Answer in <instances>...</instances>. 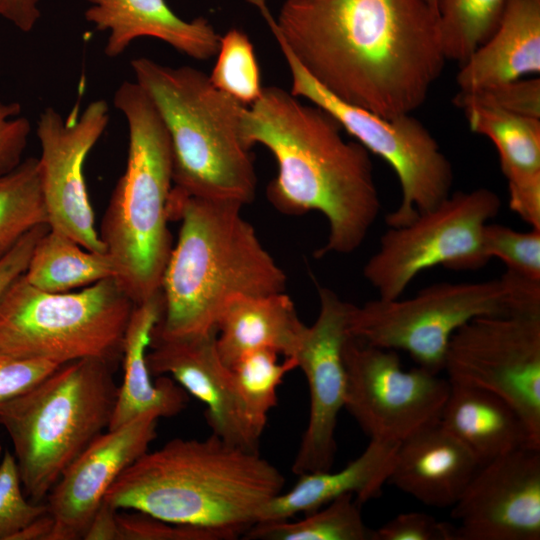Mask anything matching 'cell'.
<instances>
[{
  "mask_svg": "<svg viewBox=\"0 0 540 540\" xmlns=\"http://www.w3.org/2000/svg\"><path fill=\"white\" fill-rule=\"evenodd\" d=\"M499 196L488 188L450 194L412 222L390 227L363 274L379 298H400L422 271L443 265L452 270H477L490 260L482 231L499 212Z\"/></svg>",
  "mask_w": 540,
  "mask_h": 540,
  "instance_id": "obj_11",
  "label": "cell"
},
{
  "mask_svg": "<svg viewBox=\"0 0 540 540\" xmlns=\"http://www.w3.org/2000/svg\"><path fill=\"white\" fill-rule=\"evenodd\" d=\"M443 371L507 401L540 448V313L471 319L452 335Z\"/></svg>",
  "mask_w": 540,
  "mask_h": 540,
  "instance_id": "obj_12",
  "label": "cell"
},
{
  "mask_svg": "<svg viewBox=\"0 0 540 540\" xmlns=\"http://www.w3.org/2000/svg\"><path fill=\"white\" fill-rule=\"evenodd\" d=\"M118 510L103 500L83 537L84 540H121Z\"/></svg>",
  "mask_w": 540,
  "mask_h": 540,
  "instance_id": "obj_42",
  "label": "cell"
},
{
  "mask_svg": "<svg viewBox=\"0 0 540 540\" xmlns=\"http://www.w3.org/2000/svg\"><path fill=\"white\" fill-rule=\"evenodd\" d=\"M540 73V0H508L492 35L461 64L459 92Z\"/></svg>",
  "mask_w": 540,
  "mask_h": 540,
  "instance_id": "obj_23",
  "label": "cell"
},
{
  "mask_svg": "<svg viewBox=\"0 0 540 540\" xmlns=\"http://www.w3.org/2000/svg\"><path fill=\"white\" fill-rule=\"evenodd\" d=\"M20 112L19 103L0 102V175L12 171L22 162L31 124L26 117L19 116Z\"/></svg>",
  "mask_w": 540,
  "mask_h": 540,
  "instance_id": "obj_38",
  "label": "cell"
},
{
  "mask_svg": "<svg viewBox=\"0 0 540 540\" xmlns=\"http://www.w3.org/2000/svg\"><path fill=\"white\" fill-rule=\"evenodd\" d=\"M48 224L38 158L0 175V259L37 226Z\"/></svg>",
  "mask_w": 540,
  "mask_h": 540,
  "instance_id": "obj_29",
  "label": "cell"
},
{
  "mask_svg": "<svg viewBox=\"0 0 540 540\" xmlns=\"http://www.w3.org/2000/svg\"><path fill=\"white\" fill-rule=\"evenodd\" d=\"M134 305L114 277L50 293L22 274L0 299V352L59 365L95 358L116 366Z\"/></svg>",
  "mask_w": 540,
  "mask_h": 540,
  "instance_id": "obj_9",
  "label": "cell"
},
{
  "mask_svg": "<svg viewBox=\"0 0 540 540\" xmlns=\"http://www.w3.org/2000/svg\"><path fill=\"white\" fill-rule=\"evenodd\" d=\"M540 313V282L506 271L483 282H441L400 300L350 304L348 333L372 346L407 352L434 373L444 368L452 335L484 315Z\"/></svg>",
  "mask_w": 540,
  "mask_h": 540,
  "instance_id": "obj_8",
  "label": "cell"
},
{
  "mask_svg": "<svg viewBox=\"0 0 540 540\" xmlns=\"http://www.w3.org/2000/svg\"><path fill=\"white\" fill-rule=\"evenodd\" d=\"M1 450H2V447H1V445H0V453H1Z\"/></svg>",
  "mask_w": 540,
  "mask_h": 540,
  "instance_id": "obj_45",
  "label": "cell"
},
{
  "mask_svg": "<svg viewBox=\"0 0 540 540\" xmlns=\"http://www.w3.org/2000/svg\"><path fill=\"white\" fill-rule=\"evenodd\" d=\"M373 540H455V526L423 512L401 513L373 530Z\"/></svg>",
  "mask_w": 540,
  "mask_h": 540,
  "instance_id": "obj_37",
  "label": "cell"
},
{
  "mask_svg": "<svg viewBox=\"0 0 540 540\" xmlns=\"http://www.w3.org/2000/svg\"><path fill=\"white\" fill-rule=\"evenodd\" d=\"M508 0H436L446 60L463 64L495 31Z\"/></svg>",
  "mask_w": 540,
  "mask_h": 540,
  "instance_id": "obj_30",
  "label": "cell"
},
{
  "mask_svg": "<svg viewBox=\"0 0 540 540\" xmlns=\"http://www.w3.org/2000/svg\"><path fill=\"white\" fill-rule=\"evenodd\" d=\"M47 512V504H32L25 499L15 456L6 450L0 463V540H10Z\"/></svg>",
  "mask_w": 540,
  "mask_h": 540,
  "instance_id": "obj_35",
  "label": "cell"
},
{
  "mask_svg": "<svg viewBox=\"0 0 540 540\" xmlns=\"http://www.w3.org/2000/svg\"><path fill=\"white\" fill-rule=\"evenodd\" d=\"M113 104L127 121L128 157L98 232L113 261L114 278L139 304L161 290L173 248L168 228L172 150L157 109L138 83L122 82Z\"/></svg>",
  "mask_w": 540,
  "mask_h": 540,
  "instance_id": "obj_5",
  "label": "cell"
},
{
  "mask_svg": "<svg viewBox=\"0 0 540 540\" xmlns=\"http://www.w3.org/2000/svg\"><path fill=\"white\" fill-rule=\"evenodd\" d=\"M461 109L470 129L490 139L498 151L510 209L540 229V118L479 104Z\"/></svg>",
  "mask_w": 540,
  "mask_h": 540,
  "instance_id": "obj_21",
  "label": "cell"
},
{
  "mask_svg": "<svg viewBox=\"0 0 540 540\" xmlns=\"http://www.w3.org/2000/svg\"><path fill=\"white\" fill-rule=\"evenodd\" d=\"M54 521L47 512L14 534L10 540H48Z\"/></svg>",
  "mask_w": 540,
  "mask_h": 540,
  "instance_id": "obj_43",
  "label": "cell"
},
{
  "mask_svg": "<svg viewBox=\"0 0 540 540\" xmlns=\"http://www.w3.org/2000/svg\"><path fill=\"white\" fill-rule=\"evenodd\" d=\"M320 309L307 326L294 356L309 388V417L292 464L293 473L330 470L336 455V426L344 408L346 371L343 347L349 336L350 303L334 291L318 287Z\"/></svg>",
  "mask_w": 540,
  "mask_h": 540,
  "instance_id": "obj_15",
  "label": "cell"
},
{
  "mask_svg": "<svg viewBox=\"0 0 540 540\" xmlns=\"http://www.w3.org/2000/svg\"><path fill=\"white\" fill-rule=\"evenodd\" d=\"M453 101L459 108L468 104H479L517 115L540 118V79L521 78L472 92H458Z\"/></svg>",
  "mask_w": 540,
  "mask_h": 540,
  "instance_id": "obj_34",
  "label": "cell"
},
{
  "mask_svg": "<svg viewBox=\"0 0 540 540\" xmlns=\"http://www.w3.org/2000/svg\"><path fill=\"white\" fill-rule=\"evenodd\" d=\"M216 63L209 75L212 84L244 105L256 102L262 94L261 73L248 35L229 29L220 37Z\"/></svg>",
  "mask_w": 540,
  "mask_h": 540,
  "instance_id": "obj_32",
  "label": "cell"
},
{
  "mask_svg": "<svg viewBox=\"0 0 540 540\" xmlns=\"http://www.w3.org/2000/svg\"><path fill=\"white\" fill-rule=\"evenodd\" d=\"M85 18L99 31H108V57L122 54L140 37L159 39L180 53L206 61L217 54L221 35L204 17L180 18L166 0H86Z\"/></svg>",
  "mask_w": 540,
  "mask_h": 540,
  "instance_id": "obj_19",
  "label": "cell"
},
{
  "mask_svg": "<svg viewBox=\"0 0 540 540\" xmlns=\"http://www.w3.org/2000/svg\"><path fill=\"white\" fill-rule=\"evenodd\" d=\"M451 508L455 540H539L540 449L479 466Z\"/></svg>",
  "mask_w": 540,
  "mask_h": 540,
  "instance_id": "obj_16",
  "label": "cell"
},
{
  "mask_svg": "<svg viewBox=\"0 0 540 540\" xmlns=\"http://www.w3.org/2000/svg\"><path fill=\"white\" fill-rule=\"evenodd\" d=\"M131 67L168 131L173 186L195 197L252 202L257 175L251 149L240 135L247 105L194 67H171L146 57L133 59Z\"/></svg>",
  "mask_w": 540,
  "mask_h": 540,
  "instance_id": "obj_6",
  "label": "cell"
},
{
  "mask_svg": "<svg viewBox=\"0 0 540 540\" xmlns=\"http://www.w3.org/2000/svg\"><path fill=\"white\" fill-rule=\"evenodd\" d=\"M479 464L437 422L399 443L387 483L427 506L452 507Z\"/></svg>",
  "mask_w": 540,
  "mask_h": 540,
  "instance_id": "obj_20",
  "label": "cell"
},
{
  "mask_svg": "<svg viewBox=\"0 0 540 540\" xmlns=\"http://www.w3.org/2000/svg\"><path fill=\"white\" fill-rule=\"evenodd\" d=\"M306 327L285 292L238 296L226 305L217 320L216 345L228 367L245 353L262 348L294 357Z\"/></svg>",
  "mask_w": 540,
  "mask_h": 540,
  "instance_id": "obj_26",
  "label": "cell"
},
{
  "mask_svg": "<svg viewBox=\"0 0 540 540\" xmlns=\"http://www.w3.org/2000/svg\"><path fill=\"white\" fill-rule=\"evenodd\" d=\"M150 346L146 360L151 375L170 376L203 402L213 434L234 446L258 451L263 430L249 416L232 371L219 355L216 331L182 339L152 337Z\"/></svg>",
  "mask_w": 540,
  "mask_h": 540,
  "instance_id": "obj_18",
  "label": "cell"
},
{
  "mask_svg": "<svg viewBox=\"0 0 540 540\" xmlns=\"http://www.w3.org/2000/svg\"><path fill=\"white\" fill-rule=\"evenodd\" d=\"M59 364L45 360H24L0 352V403L22 393Z\"/></svg>",
  "mask_w": 540,
  "mask_h": 540,
  "instance_id": "obj_39",
  "label": "cell"
},
{
  "mask_svg": "<svg viewBox=\"0 0 540 540\" xmlns=\"http://www.w3.org/2000/svg\"><path fill=\"white\" fill-rule=\"evenodd\" d=\"M23 277L41 291L63 293L115 277V267L108 253L88 251L49 227L37 241Z\"/></svg>",
  "mask_w": 540,
  "mask_h": 540,
  "instance_id": "obj_27",
  "label": "cell"
},
{
  "mask_svg": "<svg viewBox=\"0 0 540 540\" xmlns=\"http://www.w3.org/2000/svg\"><path fill=\"white\" fill-rule=\"evenodd\" d=\"M243 206L172 187L168 215L180 228L162 276L163 314L152 337L209 334L234 298L285 292L287 277L242 216Z\"/></svg>",
  "mask_w": 540,
  "mask_h": 540,
  "instance_id": "obj_4",
  "label": "cell"
},
{
  "mask_svg": "<svg viewBox=\"0 0 540 540\" xmlns=\"http://www.w3.org/2000/svg\"><path fill=\"white\" fill-rule=\"evenodd\" d=\"M287 63L290 93L329 113L370 154L385 160L400 188L398 207L386 216L389 227L412 222L451 193L453 168L430 131L411 114L384 118L346 103L320 85L300 64L284 41L273 34Z\"/></svg>",
  "mask_w": 540,
  "mask_h": 540,
  "instance_id": "obj_10",
  "label": "cell"
},
{
  "mask_svg": "<svg viewBox=\"0 0 540 540\" xmlns=\"http://www.w3.org/2000/svg\"><path fill=\"white\" fill-rule=\"evenodd\" d=\"M278 356L274 350L257 349L245 353L230 367L241 401L263 431L269 411L278 403V386L287 373L298 368L294 357L278 362Z\"/></svg>",
  "mask_w": 540,
  "mask_h": 540,
  "instance_id": "obj_31",
  "label": "cell"
},
{
  "mask_svg": "<svg viewBox=\"0 0 540 540\" xmlns=\"http://www.w3.org/2000/svg\"><path fill=\"white\" fill-rule=\"evenodd\" d=\"M284 485L283 474L259 451L212 433L204 439L174 438L145 452L116 478L104 501L117 510L140 511L235 540L258 522Z\"/></svg>",
  "mask_w": 540,
  "mask_h": 540,
  "instance_id": "obj_3",
  "label": "cell"
},
{
  "mask_svg": "<svg viewBox=\"0 0 540 540\" xmlns=\"http://www.w3.org/2000/svg\"><path fill=\"white\" fill-rule=\"evenodd\" d=\"M105 100L90 102L80 113L79 101L63 118L46 108L37 123L38 158L48 225L91 252L107 253L95 224L84 163L109 122Z\"/></svg>",
  "mask_w": 540,
  "mask_h": 540,
  "instance_id": "obj_14",
  "label": "cell"
},
{
  "mask_svg": "<svg viewBox=\"0 0 540 540\" xmlns=\"http://www.w3.org/2000/svg\"><path fill=\"white\" fill-rule=\"evenodd\" d=\"M342 132L325 110L277 86L263 87L241 115L244 144L264 146L277 164L269 202L285 215L318 211L326 218L327 242L316 257L357 250L381 209L370 153Z\"/></svg>",
  "mask_w": 540,
  "mask_h": 540,
  "instance_id": "obj_2",
  "label": "cell"
},
{
  "mask_svg": "<svg viewBox=\"0 0 540 540\" xmlns=\"http://www.w3.org/2000/svg\"><path fill=\"white\" fill-rule=\"evenodd\" d=\"M248 1L320 85L384 118L418 109L447 61L427 0H285L277 18Z\"/></svg>",
  "mask_w": 540,
  "mask_h": 540,
  "instance_id": "obj_1",
  "label": "cell"
},
{
  "mask_svg": "<svg viewBox=\"0 0 540 540\" xmlns=\"http://www.w3.org/2000/svg\"><path fill=\"white\" fill-rule=\"evenodd\" d=\"M39 0H0V16L23 32L31 31L40 18Z\"/></svg>",
  "mask_w": 540,
  "mask_h": 540,
  "instance_id": "obj_41",
  "label": "cell"
},
{
  "mask_svg": "<svg viewBox=\"0 0 540 540\" xmlns=\"http://www.w3.org/2000/svg\"><path fill=\"white\" fill-rule=\"evenodd\" d=\"M482 244L486 256L503 261L506 271L540 282V229L521 232L487 223L482 231Z\"/></svg>",
  "mask_w": 540,
  "mask_h": 540,
  "instance_id": "obj_33",
  "label": "cell"
},
{
  "mask_svg": "<svg viewBox=\"0 0 540 540\" xmlns=\"http://www.w3.org/2000/svg\"><path fill=\"white\" fill-rule=\"evenodd\" d=\"M344 408L370 440L400 443L439 422L450 391L448 379L417 366L405 370L397 351L350 335L343 347Z\"/></svg>",
  "mask_w": 540,
  "mask_h": 540,
  "instance_id": "obj_13",
  "label": "cell"
},
{
  "mask_svg": "<svg viewBox=\"0 0 540 540\" xmlns=\"http://www.w3.org/2000/svg\"><path fill=\"white\" fill-rule=\"evenodd\" d=\"M117 512L121 540H221L210 530L170 523L149 514L132 510Z\"/></svg>",
  "mask_w": 540,
  "mask_h": 540,
  "instance_id": "obj_36",
  "label": "cell"
},
{
  "mask_svg": "<svg viewBox=\"0 0 540 540\" xmlns=\"http://www.w3.org/2000/svg\"><path fill=\"white\" fill-rule=\"evenodd\" d=\"M398 445L370 440L364 451L339 471L300 474L290 490L279 493L265 505L257 523L308 514L346 494L354 495L361 505L378 497L388 481Z\"/></svg>",
  "mask_w": 540,
  "mask_h": 540,
  "instance_id": "obj_24",
  "label": "cell"
},
{
  "mask_svg": "<svg viewBox=\"0 0 540 540\" xmlns=\"http://www.w3.org/2000/svg\"><path fill=\"white\" fill-rule=\"evenodd\" d=\"M439 422L479 466L523 447L540 449L533 445L518 412L500 396L478 387L450 382Z\"/></svg>",
  "mask_w": 540,
  "mask_h": 540,
  "instance_id": "obj_25",
  "label": "cell"
},
{
  "mask_svg": "<svg viewBox=\"0 0 540 540\" xmlns=\"http://www.w3.org/2000/svg\"><path fill=\"white\" fill-rule=\"evenodd\" d=\"M429 4L436 10V0H427ZM437 12V10H436Z\"/></svg>",
  "mask_w": 540,
  "mask_h": 540,
  "instance_id": "obj_44",
  "label": "cell"
},
{
  "mask_svg": "<svg viewBox=\"0 0 540 540\" xmlns=\"http://www.w3.org/2000/svg\"><path fill=\"white\" fill-rule=\"evenodd\" d=\"M161 290L135 304L122 345L123 381L118 394L108 430L115 429L135 417L156 411L160 417H173L187 405L188 393L166 375L152 381L147 365L148 347L152 333L163 314Z\"/></svg>",
  "mask_w": 540,
  "mask_h": 540,
  "instance_id": "obj_22",
  "label": "cell"
},
{
  "mask_svg": "<svg viewBox=\"0 0 540 540\" xmlns=\"http://www.w3.org/2000/svg\"><path fill=\"white\" fill-rule=\"evenodd\" d=\"M115 366L83 358L59 366L22 393L0 403L27 496L40 502L72 462L108 430L118 386Z\"/></svg>",
  "mask_w": 540,
  "mask_h": 540,
  "instance_id": "obj_7",
  "label": "cell"
},
{
  "mask_svg": "<svg viewBox=\"0 0 540 540\" xmlns=\"http://www.w3.org/2000/svg\"><path fill=\"white\" fill-rule=\"evenodd\" d=\"M48 228V224H43L30 230L0 259V299L9 286L24 274L37 241Z\"/></svg>",
  "mask_w": 540,
  "mask_h": 540,
  "instance_id": "obj_40",
  "label": "cell"
},
{
  "mask_svg": "<svg viewBox=\"0 0 540 540\" xmlns=\"http://www.w3.org/2000/svg\"><path fill=\"white\" fill-rule=\"evenodd\" d=\"M160 415L145 412L100 434L63 472L47 497L48 540H80L116 478L148 451Z\"/></svg>",
  "mask_w": 540,
  "mask_h": 540,
  "instance_id": "obj_17",
  "label": "cell"
},
{
  "mask_svg": "<svg viewBox=\"0 0 540 540\" xmlns=\"http://www.w3.org/2000/svg\"><path fill=\"white\" fill-rule=\"evenodd\" d=\"M352 494L340 496L298 521L260 522L244 539L261 540H373V529L364 522Z\"/></svg>",
  "mask_w": 540,
  "mask_h": 540,
  "instance_id": "obj_28",
  "label": "cell"
}]
</instances>
